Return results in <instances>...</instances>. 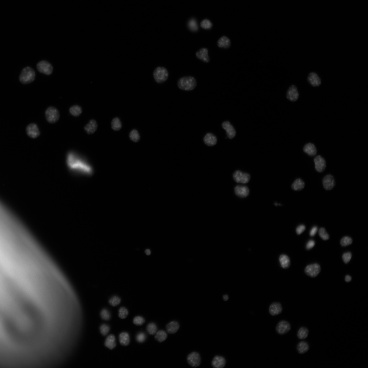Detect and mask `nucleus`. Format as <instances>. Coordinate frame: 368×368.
<instances>
[{"label": "nucleus", "instance_id": "1", "mask_svg": "<svg viewBox=\"0 0 368 368\" xmlns=\"http://www.w3.org/2000/svg\"><path fill=\"white\" fill-rule=\"evenodd\" d=\"M178 87L183 91H191L196 87L197 81L192 76H187L180 78L177 82Z\"/></svg>", "mask_w": 368, "mask_h": 368}, {"label": "nucleus", "instance_id": "2", "mask_svg": "<svg viewBox=\"0 0 368 368\" xmlns=\"http://www.w3.org/2000/svg\"><path fill=\"white\" fill-rule=\"evenodd\" d=\"M35 73L34 70L29 67H26L22 70L20 77V80L22 83L27 84L34 80Z\"/></svg>", "mask_w": 368, "mask_h": 368}, {"label": "nucleus", "instance_id": "3", "mask_svg": "<svg viewBox=\"0 0 368 368\" xmlns=\"http://www.w3.org/2000/svg\"><path fill=\"white\" fill-rule=\"evenodd\" d=\"M47 122L53 124L57 122L60 117L59 112L57 108L54 107H48L45 112Z\"/></svg>", "mask_w": 368, "mask_h": 368}, {"label": "nucleus", "instance_id": "4", "mask_svg": "<svg viewBox=\"0 0 368 368\" xmlns=\"http://www.w3.org/2000/svg\"><path fill=\"white\" fill-rule=\"evenodd\" d=\"M154 78L155 81L159 83H162L167 79L169 73L167 70L163 67H158L154 71Z\"/></svg>", "mask_w": 368, "mask_h": 368}, {"label": "nucleus", "instance_id": "5", "mask_svg": "<svg viewBox=\"0 0 368 368\" xmlns=\"http://www.w3.org/2000/svg\"><path fill=\"white\" fill-rule=\"evenodd\" d=\"M233 178L236 182L245 184L249 182L251 176L249 174L237 171L233 175Z\"/></svg>", "mask_w": 368, "mask_h": 368}, {"label": "nucleus", "instance_id": "6", "mask_svg": "<svg viewBox=\"0 0 368 368\" xmlns=\"http://www.w3.org/2000/svg\"><path fill=\"white\" fill-rule=\"evenodd\" d=\"M321 271V266L317 264L307 266L305 269L306 275L312 277H316Z\"/></svg>", "mask_w": 368, "mask_h": 368}, {"label": "nucleus", "instance_id": "7", "mask_svg": "<svg viewBox=\"0 0 368 368\" xmlns=\"http://www.w3.org/2000/svg\"><path fill=\"white\" fill-rule=\"evenodd\" d=\"M37 69L40 72L48 75L51 74L52 71V67L51 64L45 61L37 63Z\"/></svg>", "mask_w": 368, "mask_h": 368}, {"label": "nucleus", "instance_id": "8", "mask_svg": "<svg viewBox=\"0 0 368 368\" xmlns=\"http://www.w3.org/2000/svg\"><path fill=\"white\" fill-rule=\"evenodd\" d=\"M187 361L193 367H197L200 365L201 358L200 355L196 352H193L188 356Z\"/></svg>", "mask_w": 368, "mask_h": 368}, {"label": "nucleus", "instance_id": "9", "mask_svg": "<svg viewBox=\"0 0 368 368\" xmlns=\"http://www.w3.org/2000/svg\"><path fill=\"white\" fill-rule=\"evenodd\" d=\"M26 132L29 137L32 138L39 137L41 134L38 126L34 123L30 124L27 126Z\"/></svg>", "mask_w": 368, "mask_h": 368}, {"label": "nucleus", "instance_id": "10", "mask_svg": "<svg viewBox=\"0 0 368 368\" xmlns=\"http://www.w3.org/2000/svg\"><path fill=\"white\" fill-rule=\"evenodd\" d=\"M291 329L290 323L285 321H281L276 326V330L278 333L282 335L288 333Z\"/></svg>", "mask_w": 368, "mask_h": 368}, {"label": "nucleus", "instance_id": "11", "mask_svg": "<svg viewBox=\"0 0 368 368\" xmlns=\"http://www.w3.org/2000/svg\"><path fill=\"white\" fill-rule=\"evenodd\" d=\"M299 96V93L297 88L295 85L291 86L287 92V99L292 102H295L298 99Z\"/></svg>", "mask_w": 368, "mask_h": 368}, {"label": "nucleus", "instance_id": "12", "mask_svg": "<svg viewBox=\"0 0 368 368\" xmlns=\"http://www.w3.org/2000/svg\"><path fill=\"white\" fill-rule=\"evenodd\" d=\"M315 167L316 170L320 172H324L325 169L326 164L325 160L320 156H316L314 159Z\"/></svg>", "mask_w": 368, "mask_h": 368}, {"label": "nucleus", "instance_id": "13", "mask_svg": "<svg viewBox=\"0 0 368 368\" xmlns=\"http://www.w3.org/2000/svg\"><path fill=\"white\" fill-rule=\"evenodd\" d=\"M322 182L324 188L327 190H332L336 185L335 179L330 175L326 176L323 180Z\"/></svg>", "mask_w": 368, "mask_h": 368}, {"label": "nucleus", "instance_id": "14", "mask_svg": "<svg viewBox=\"0 0 368 368\" xmlns=\"http://www.w3.org/2000/svg\"><path fill=\"white\" fill-rule=\"evenodd\" d=\"M235 192L236 196L240 198H245L250 194L248 187L245 186H237L235 187Z\"/></svg>", "mask_w": 368, "mask_h": 368}, {"label": "nucleus", "instance_id": "15", "mask_svg": "<svg viewBox=\"0 0 368 368\" xmlns=\"http://www.w3.org/2000/svg\"><path fill=\"white\" fill-rule=\"evenodd\" d=\"M208 51L207 48H202L197 51L196 53V57L199 59L206 63L210 61V59L208 55Z\"/></svg>", "mask_w": 368, "mask_h": 368}, {"label": "nucleus", "instance_id": "16", "mask_svg": "<svg viewBox=\"0 0 368 368\" xmlns=\"http://www.w3.org/2000/svg\"><path fill=\"white\" fill-rule=\"evenodd\" d=\"M222 126L223 128L226 131L228 138L231 139L235 137L236 134V131L230 122H225L223 123Z\"/></svg>", "mask_w": 368, "mask_h": 368}, {"label": "nucleus", "instance_id": "17", "mask_svg": "<svg viewBox=\"0 0 368 368\" xmlns=\"http://www.w3.org/2000/svg\"><path fill=\"white\" fill-rule=\"evenodd\" d=\"M98 125L95 120H90L88 123L84 127L85 132L88 134H92L94 133L97 130Z\"/></svg>", "mask_w": 368, "mask_h": 368}, {"label": "nucleus", "instance_id": "18", "mask_svg": "<svg viewBox=\"0 0 368 368\" xmlns=\"http://www.w3.org/2000/svg\"><path fill=\"white\" fill-rule=\"evenodd\" d=\"M282 311L281 304L279 302H274L270 305L269 308V313L273 316L281 314Z\"/></svg>", "mask_w": 368, "mask_h": 368}, {"label": "nucleus", "instance_id": "19", "mask_svg": "<svg viewBox=\"0 0 368 368\" xmlns=\"http://www.w3.org/2000/svg\"><path fill=\"white\" fill-rule=\"evenodd\" d=\"M309 83L313 87H317L321 84L320 78L318 75L314 72L311 73L307 77Z\"/></svg>", "mask_w": 368, "mask_h": 368}, {"label": "nucleus", "instance_id": "20", "mask_svg": "<svg viewBox=\"0 0 368 368\" xmlns=\"http://www.w3.org/2000/svg\"><path fill=\"white\" fill-rule=\"evenodd\" d=\"M226 362V360L222 356H216L212 360V365L214 368H222L225 366Z\"/></svg>", "mask_w": 368, "mask_h": 368}, {"label": "nucleus", "instance_id": "21", "mask_svg": "<svg viewBox=\"0 0 368 368\" xmlns=\"http://www.w3.org/2000/svg\"><path fill=\"white\" fill-rule=\"evenodd\" d=\"M217 45L219 47L228 48L231 46V41L228 37L224 36L218 41Z\"/></svg>", "mask_w": 368, "mask_h": 368}, {"label": "nucleus", "instance_id": "22", "mask_svg": "<svg viewBox=\"0 0 368 368\" xmlns=\"http://www.w3.org/2000/svg\"><path fill=\"white\" fill-rule=\"evenodd\" d=\"M105 346L111 350L114 348L116 345V339L114 335H111L107 338L104 343Z\"/></svg>", "mask_w": 368, "mask_h": 368}, {"label": "nucleus", "instance_id": "23", "mask_svg": "<svg viewBox=\"0 0 368 368\" xmlns=\"http://www.w3.org/2000/svg\"><path fill=\"white\" fill-rule=\"evenodd\" d=\"M303 151L307 155L313 156L316 155L317 151L315 146L313 144L308 143L306 144L303 148Z\"/></svg>", "mask_w": 368, "mask_h": 368}, {"label": "nucleus", "instance_id": "24", "mask_svg": "<svg viewBox=\"0 0 368 368\" xmlns=\"http://www.w3.org/2000/svg\"><path fill=\"white\" fill-rule=\"evenodd\" d=\"M204 140L205 143L209 146L215 145L217 142L216 137L211 133L206 134L204 138Z\"/></svg>", "mask_w": 368, "mask_h": 368}, {"label": "nucleus", "instance_id": "25", "mask_svg": "<svg viewBox=\"0 0 368 368\" xmlns=\"http://www.w3.org/2000/svg\"><path fill=\"white\" fill-rule=\"evenodd\" d=\"M179 328L178 323L176 321H172L168 324L166 326V329L168 333L174 334L178 331Z\"/></svg>", "mask_w": 368, "mask_h": 368}, {"label": "nucleus", "instance_id": "26", "mask_svg": "<svg viewBox=\"0 0 368 368\" xmlns=\"http://www.w3.org/2000/svg\"><path fill=\"white\" fill-rule=\"evenodd\" d=\"M119 339L120 344L123 346H127L130 343V336L127 332H124L120 334Z\"/></svg>", "mask_w": 368, "mask_h": 368}, {"label": "nucleus", "instance_id": "27", "mask_svg": "<svg viewBox=\"0 0 368 368\" xmlns=\"http://www.w3.org/2000/svg\"><path fill=\"white\" fill-rule=\"evenodd\" d=\"M279 261L283 268L286 269L290 267L291 265L290 258L287 255H281L279 257Z\"/></svg>", "mask_w": 368, "mask_h": 368}, {"label": "nucleus", "instance_id": "28", "mask_svg": "<svg viewBox=\"0 0 368 368\" xmlns=\"http://www.w3.org/2000/svg\"><path fill=\"white\" fill-rule=\"evenodd\" d=\"M305 186V182L300 179H296L291 186L292 189L296 191L302 190Z\"/></svg>", "mask_w": 368, "mask_h": 368}, {"label": "nucleus", "instance_id": "29", "mask_svg": "<svg viewBox=\"0 0 368 368\" xmlns=\"http://www.w3.org/2000/svg\"><path fill=\"white\" fill-rule=\"evenodd\" d=\"M309 348V345L305 341L300 342L297 346V350L300 354H303L308 351Z\"/></svg>", "mask_w": 368, "mask_h": 368}, {"label": "nucleus", "instance_id": "30", "mask_svg": "<svg viewBox=\"0 0 368 368\" xmlns=\"http://www.w3.org/2000/svg\"><path fill=\"white\" fill-rule=\"evenodd\" d=\"M82 111L81 107L77 105H75L71 107L69 110L70 113L75 117H78L80 115Z\"/></svg>", "mask_w": 368, "mask_h": 368}, {"label": "nucleus", "instance_id": "31", "mask_svg": "<svg viewBox=\"0 0 368 368\" xmlns=\"http://www.w3.org/2000/svg\"><path fill=\"white\" fill-rule=\"evenodd\" d=\"M167 334L163 330H160L157 332L155 336V339L160 342H162L167 339Z\"/></svg>", "mask_w": 368, "mask_h": 368}, {"label": "nucleus", "instance_id": "32", "mask_svg": "<svg viewBox=\"0 0 368 368\" xmlns=\"http://www.w3.org/2000/svg\"><path fill=\"white\" fill-rule=\"evenodd\" d=\"M309 330L305 327H302L300 328L297 333V336L300 339H305L309 335Z\"/></svg>", "mask_w": 368, "mask_h": 368}, {"label": "nucleus", "instance_id": "33", "mask_svg": "<svg viewBox=\"0 0 368 368\" xmlns=\"http://www.w3.org/2000/svg\"><path fill=\"white\" fill-rule=\"evenodd\" d=\"M122 127L121 122L118 118H116L112 120V129L117 131L121 129Z\"/></svg>", "mask_w": 368, "mask_h": 368}, {"label": "nucleus", "instance_id": "34", "mask_svg": "<svg viewBox=\"0 0 368 368\" xmlns=\"http://www.w3.org/2000/svg\"><path fill=\"white\" fill-rule=\"evenodd\" d=\"M129 137L131 140L135 142H138L140 139V134L136 130H133L131 131L129 134Z\"/></svg>", "mask_w": 368, "mask_h": 368}, {"label": "nucleus", "instance_id": "35", "mask_svg": "<svg viewBox=\"0 0 368 368\" xmlns=\"http://www.w3.org/2000/svg\"><path fill=\"white\" fill-rule=\"evenodd\" d=\"M188 26L189 29L191 31L196 32L198 30V26L196 20L194 19H191L190 20L188 24Z\"/></svg>", "mask_w": 368, "mask_h": 368}, {"label": "nucleus", "instance_id": "36", "mask_svg": "<svg viewBox=\"0 0 368 368\" xmlns=\"http://www.w3.org/2000/svg\"><path fill=\"white\" fill-rule=\"evenodd\" d=\"M100 316L103 320L109 321L111 318V313L107 309H103L101 311Z\"/></svg>", "mask_w": 368, "mask_h": 368}, {"label": "nucleus", "instance_id": "37", "mask_svg": "<svg viewBox=\"0 0 368 368\" xmlns=\"http://www.w3.org/2000/svg\"><path fill=\"white\" fill-rule=\"evenodd\" d=\"M147 330L150 335H154L156 333L157 327L156 325L154 323H151L147 326Z\"/></svg>", "mask_w": 368, "mask_h": 368}, {"label": "nucleus", "instance_id": "38", "mask_svg": "<svg viewBox=\"0 0 368 368\" xmlns=\"http://www.w3.org/2000/svg\"><path fill=\"white\" fill-rule=\"evenodd\" d=\"M121 299L119 296H112L109 300V303L110 305L113 306H117L121 303Z\"/></svg>", "mask_w": 368, "mask_h": 368}, {"label": "nucleus", "instance_id": "39", "mask_svg": "<svg viewBox=\"0 0 368 368\" xmlns=\"http://www.w3.org/2000/svg\"><path fill=\"white\" fill-rule=\"evenodd\" d=\"M352 239L349 236H344L341 241V245L342 246H346L351 245L352 243Z\"/></svg>", "mask_w": 368, "mask_h": 368}, {"label": "nucleus", "instance_id": "40", "mask_svg": "<svg viewBox=\"0 0 368 368\" xmlns=\"http://www.w3.org/2000/svg\"><path fill=\"white\" fill-rule=\"evenodd\" d=\"M128 311L126 308L123 307L120 308L119 310V316L122 319L126 318L128 315Z\"/></svg>", "mask_w": 368, "mask_h": 368}, {"label": "nucleus", "instance_id": "41", "mask_svg": "<svg viewBox=\"0 0 368 368\" xmlns=\"http://www.w3.org/2000/svg\"><path fill=\"white\" fill-rule=\"evenodd\" d=\"M319 235L321 238L324 240H328L329 238V235L324 228H320L319 231Z\"/></svg>", "mask_w": 368, "mask_h": 368}, {"label": "nucleus", "instance_id": "42", "mask_svg": "<svg viewBox=\"0 0 368 368\" xmlns=\"http://www.w3.org/2000/svg\"><path fill=\"white\" fill-rule=\"evenodd\" d=\"M110 330V326L107 324H102L100 327V333L103 336H106L109 332Z\"/></svg>", "mask_w": 368, "mask_h": 368}, {"label": "nucleus", "instance_id": "43", "mask_svg": "<svg viewBox=\"0 0 368 368\" xmlns=\"http://www.w3.org/2000/svg\"><path fill=\"white\" fill-rule=\"evenodd\" d=\"M201 27L205 29H209L212 27V24L211 22L207 19L202 21L201 24Z\"/></svg>", "mask_w": 368, "mask_h": 368}, {"label": "nucleus", "instance_id": "44", "mask_svg": "<svg viewBox=\"0 0 368 368\" xmlns=\"http://www.w3.org/2000/svg\"><path fill=\"white\" fill-rule=\"evenodd\" d=\"M133 322L136 325L141 326L144 323L145 320L143 317L141 316H137L134 318Z\"/></svg>", "mask_w": 368, "mask_h": 368}, {"label": "nucleus", "instance_id": "45", "mask_svg": "<svg viewBox=\"0 0 368 368\" xmlns=\"http://www.w3.org/2000/svg\"><path fill=\"white\" fill-rule=\"evenodd\" d=\"M146 335L143 332L138 333L136 336V340L138 342L142 343L144 342L146 339Z\"/></svg>", "mask_w": 368, "mask_h": 368}, {"label": "nucleus", "instance_id": "46", "mask_svg": "<svg viewBox=\"0 0 368 368\" xmlns=\"http://www.w3.org/2000/svg\"><path fill=\"white\" fill-rule=\"evenodd\" d=\"M352 254L350 252L345 253L343 254L342 259L345 264H347L350 261L352 258Z\"/></svg>", "mask_w": 368, "mask_h": 368}, {"label": "nucleus", "instance_id": "47", "mask_svg": "<svg viewBox=\"0 0 368 368\" xmlns=\"http://www.w3.org/2000/svg\"><path fill=\"white\" fill-rule=\"evenodd\" d=\"M306 229V227L305 225H299L296 229V233L298 235L301 234L305 231Z\"/></svg>", "mask_w": 368, "mask_h": 368}, {"label": "nucleus", "instance_id": "48", "mask_svg": "<svg viewBox=\"0 0 368 368\" xmlns=\"http://www.w3.org/2000/svg\"><path fill=\"white\" fill-rule=\"evenodd\" d=\"M315 245V242L313 240H310L307 243L306 246V248L308 250H309L313 248Z\"/></svg>", "mask_w": 368, "mask_h": 368}, {"label": "nucleus", "instance_id": "49", "mask_svg": "<svg viewBox=\"0 0 368 368\" xmlns=\"http://www.w3.org/2000/svg\"><path fill=\"white\" fill-rule=\"evenodd\" d=\"M318 231V228L317 226L313 227L310 232V235L311 236H314L316 234Z\"/></svg>", "mask_w": 368, "mask_h": 368}, {"label": "nucleus", "instance_id": "50", "mask_svg": "<svg viewBox=\"0 0 368 368\" xmlns=\"http://www.w3.org/2000/svg\"><path fill=\"white\" fill-rule=\"evenodd\" d=\"M351 277L350 276L347 275L346 276V277H345V280L347 282H350V281H351Z\"/></svg>", "mask_w": 368, "mask_h": 368}, {"label": "nucleus", "instance_id": "51", "mask_svg": "<svg viewBox=\"0 0 368 368\" xmlns=\"http://www.w3.org/2000/svg\"><path fill=\"white\" fill-rule=\"evenodd\" d=\"M146 254L147 255H149L151 254V251L149 249H146L145 251Z\"/></svg>", "mask_w": 368, "mask_h": 368}, {"label": "nucleus", "instance_id": "52", "mask_svg": "<svg viewBox=\"0 0 368 368\" xmlns=\"http://www.w3.org/2000/svg\"><path fill=\"white\" fill-rule=\"evenodd\" d=\"M228 298V296L227 295H225L223 296V299L225 301H227Z\"/></svg>", "mask_w": 368, "mask_h": 368}]
</instances>
